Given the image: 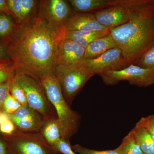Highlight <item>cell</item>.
<instances>
[{"label":"cell","mask_w":154,"mask_h":154,"mask_svg":"<svg viewBox=\"0 0 154 154\" xmlns=\"http://www.w3.org/2000/svg\"><path fill=\"white\" fill-rule=\"evenodd\" d=\"M62 26L40 17L23 23L8 50L16 71L36 79L45 74L55 72L59 45L63 39Z\"/></svg>","instance_id":"6da1fadb"},{"label":"cell","mask_w":154,"mask_h":154,"mask_svg":"<svg viewBox=\"0 0 154 154\" xmlns=\"http://www.w3.org/2000/svg\"><path fill=\"white\" fill-rule=\"evenodd\" d=\"M128 66L134 64L154 45V0H137L131 8L129 20L110 29Z\"/></svg>","instance_id":"7a4b0ae2"},{"label":"cell","mask_w":154,"mask_h":154,"mask_svg":"<svg viewBox=\"0 0 154 154\" xmlns=\"http://www.w3.org/2000/svg\"><path fill=\"white\" fill-rule=\"evenodd\" d=\"M36 79L40 82L55 109L61 129L62 138L69 139L79 129V115L72 110L66 101L55 72L45 74Z\"/></svg>","instance_id":"3957f363"},{"label":"cell","mask_w":154,"mask_h":154,"mask_svg":"<svg viewBox=\"0 0 154 154\" xmlns=\"http://www.w3.org/2000/svg\"><path fill=\"white\" fill-rule=\"evenodd\" d=\"M14 79L25 91L28 106L38 112L44 120L57 118L54 107L48 99L44 88L38 80L28 74L17 71Z\"/></svg>","instance_id":"277c9868"},{"label":"cell","mask_w":154,"mask_h":154,"mask_svg":"<svg viewBox=\"0 0 154 154\" xmlns=\"http://www.w3.org/2000/svg\"><path fill=\"white\" fill-rule=\"evenodd\" d=\"M9 154H60L50 145L39 132L16 130L12 134L3 135Z\"/></svg>","instance_id":"5b68a950"},{"label":"cell","mask_w":154,"mask_h":154,"mask_svg":"<svg viewBox=\"0 0 154 154\" xmlns=\"http://www.w3.org/2000/svg\"><path fill=\"white\" fill-rule=\"evenodd\" d=\"M55 73L66 101L71 105L75 96L94 75L82 64L58 65Z\"/></svg>","instance_id":"8992f818"},{"label":"cell","mask_w":154,"mask_h":154,"mask_svg":"<svg viewBox=\"0 0 154 154\" xmlns=\"http://www.w3.org/2000/svg\"><path fill=\"white\" fill-rule=\"evenodd\" d=\"M99 75L107 85H115L121 81H127L131 85L140 88L154 85V72L134 64L119 70L105 72Z\"/></svg>","instance_id":"52a82bcc"},{"label":"cell","mask_w":154,"mask_h":154,"mask_svg":"<svg viewBox=\"0 0 154 154\" xmlns=\"http://www.w3.org/2000/svg\"><path fill=\"white\" fill-rule=\"evenodd\" d=\"M81 64L94 75L105 72L119 70L128 66L122 51L118 47L109 50L94 59L84 60Z\"/></svg>","instance_id":"ba28073f"},{"label":"cell","mask_w":154,"mask_h":154,"mask_svg":"<svg viewBox=\"0 0 154 154\" xmlns=\"http://www.w3.org/2000/svg\"><path fill=\"white\" fill-rule=\"evenodd\" d=\"M137 0H120L118 4L93 13L102 26L110 29L125 24L129 19L131 6Z\"/></svg>","instance_id":"9c48e42d"},{"label":"cell","mask_w":154,"mask_h":154,"mask_svg":"<svg viewBox=\"0 0 154 154\" xmlns=\"http://www.w3.org/2000/svg\"><path fill=\"white\" fill-rule=\"evenodd\" d=\"M9 116L17 130L25 132H39L44 120L38 112L28 105L22 106Z\"/></svg>","instance_id":"30bf717a"},{"label":"cell","mask_w":154,"mask_h":154,"mask_svg":"<svg viewBox=\"0 0 154 154\" xmlns=\"http://www.w3.org/2000/svg\"><path fill=\"white\" fill-rule=\"evenodd\" d=\"M85 48L69 39H63L59 45L57 66L80 64L85 60Z\"/></svg>","instance_id":"8fae6325"},{"label":"cell","mask_w":154,"mask_h":154,"mask_svg":"<svg viewBox=\"0 0 154 154\" xmlns=\"http://www.w3.org/2000/svg\"><path fill=\"white\" fill-rule=\"evenodd\" d=\"M66 31H104L109 30L96 20L93 13H79L69 17L62 25Z\"/></svg>","instance_id":"7c38bea8"},{"label":"cell","mask_w":154,"mask_h":154,"mask_svg":"<svg viewBox=\"0 0 154 154\" xmlns=\"http://www.w3.org/2000/svg\"><path fill=\"white\" fill-rule=\"evenodd\" d=\"M47 19L57 26L63 25L69 18L70 9L66 2L63 0H51L46 8Z\"/></svg>","instance_id":"4fadbf2b"},{"label":"cell","mask_w":154,"mask_h":154,"mask_svg":"<svg viewBox=\"0 0 154 154\" xmlns=\"http://www.w3.org/2000/svg\"><path fill=\"white\" fill-rule=\"evenodd\" d=\"M110 34L96 38L86 48L85 60L94 59L102 55L111 48L116 47Z\"/></svg>","instance_id":"5bb4252c"},{"label":"cell","mask_w":154,"mask_h":154,"mask_svg":"<svg viewBox=\"0 0 154 154\" xmlns=\"http://www.w3.org/2000/svg\"><path fill=\"white\" fill-rule=\"evenodd\" d=\"M120 0H70L72 8L80 13L96 12L118 4Z\"/></svg>","instance_id":"9a60e30c"},{"label":"cell","mask_w":154,"mask_h":154,"mask_svg":"<svg viewBox=\"0 0 154 154\" xmlns=\"http://www.w3.org/2000/svg\"><path fill=\"white\" fill-rule=\"evenodd\" d=\"M39 132L48 143L54 147L62 138L61 129L57 118L45 119Z\"/></svg>","instance_id":"2e32d148"},{"label":"cell","mask_w":154,"mask_h":154,"mask_svg":"<svg viewBox=\"0 0 154 154\" xmlns=\"http://www.w3.org/2000/svg\"><path fill=\"white\" fill-rule=\"evenodd\" d=\"M131 131L143 153L154 154V140L140 120Z\"/></svg>","instance_id":"e0dca14e"},{"label":"cell","mask_w":154,"mask_h":154,"mask_svg":"<svg viewBox=\"0 0 154 154\" xmlns=\"http://www.w3.org/2000/svg\"><path fill=\"white\" fill-rule=\"evenodd\" d=\"M116 149L118 154H143L131 130Z\"/></svg>","instance_id":"ac0fdd59"},{"label":"cell","mask_w":154,"mask_h":154,"mask_svg":"<svg viewBox=\"0 0 154 154\" xmlns=\"http://www.w3.org/2000/svg\"><path fill=\"white\" fill-rule=\"evenodd\" d=\"M16 70L13 63L0 61V85L14 79Z\"/></svg>","instance_id":"d6986e66"},{"label":"cell","mask_w":154,"mask_h":154,"mask_svg":"<svg viewBox=\"0 0 154 154\" xmlns=\"http://www.w3.org/2000/svg\"><path fill=\"white\" fill-rule=\"evenodd\" d=\"M134 65L154 72V45L141 56Z\"/></svg>","instance_id":"ffe728a7"},{"label":"cell","mask_w":154,"mask_h":154,"mask_svg":"<svg viewBox=\"0 0 154 154\" xmlns=\"http://www.w3.org/2000/svg\"><path fill=\"white\" fill-rule=\"evenodd\" d=\"M10 93L22 106H28L25 91L17 80L14 79V77L10 85Z\"/></svg>","instance_id":"44dd1931"},{"label":"cell","mask_w":154,"mask_h":154,"mask_svg":"<svg viewBox=\"0 0 154 154\" xmlns=\"http://www.w3.org/2000/svg\"><path fill=\"white\" fill-rule=\"evenodd\" d=\"M14 22L8 15H0V37L10 35L14 28Z\"/></svg>","instance_id":"7402d4cb"},{"label":"cell","mask_w":154,"mask_h":154,"mask_svg":"<svg viewBox=\"0 0 154 154\" xmlns=\"http://www.w3.org/2000/svg\"><path fill=\"white\" fill-rule=\"evenodd\" d=\"M22 106L17 99L9 93L4 101L3 110L8 115H11L16 112Z\"/></svg>","instance_id":"603a6c76"},{"label":"cell","mask_w":154,"mask_h":154,"mask_svg":"<svg viewBox=\"0 0 154 154\" xmlns=\"http://www.w3.org/2000/svg\"><path fill=\"white\" fill-rule=\"evenodd\" d=\"M72 147L75 152L79 154H118L116 149L108 150H96L87 148L79 144L75 145Z\"/></svg>","instance_id":"cb8c5ba5"},{"label":"cell","mask_w":154,"mask_h":154,"mask_svg":"<svg viewBox=\"0 0 154 154\" xmlns=\"http://www.w3.org/2000/svg\"><path fill=\"white\" fill-rule=\"evenodd\" d=\"M54 147L60 154H77L72 149L69 140H65L61 138Z\"/></svg>","instance_id":"d4e9b609"},{"label":"cell","mask_w":154,"mask_h":154,"mask_svg":"<svg viewBox=\"0 0 154 154\" xmlns=\"http://www.w3.org/2000/svg\"><path fill=\"white\" fill-rule=\"evenodd\" d=\"M36 1L33 0H22L21 23L27 21L35 5Z\"/></svg>","instance_id":"484cf974"},{"label":"cell","mask_w":154,"mask_h":154,"mask_svg":"<svg viewBox=\"0 0 154 154\" xmlns=\"http://www.w3.org/2000/svg\"><path fill=\"white\" fill-rule=\"evenodd\" d=\"M10 12H12L21 23L22 0H8L6 1Z\"/></svg>","instance_id":"4316f807"},{"label":"cell","mask_w":154,"mask_h":154,"mask_svg":"<svg viewBox=\"0 0 154 154\" xmlns=\"http://www.w3.org/2000/svg\"><path fill=\"white\" fill-rule=\"evenodd\" d=\"M16 130V126L10 118L3 122L0 126V133L3 135L12 134Z\"/></svg>","instance_id":"83f0119b"},{"label":"cell","mask_w":154,"mask_h":154,"mask_svg":"<svg viewBox=\"0 0 154 154\" xmlns=\"http://www.w3.org/2000/svg\"><path fill=\"white\" fill-rule=\"evenodd\" d=\"M140 120L154 140V114L142 117Z\"/></svg>","instance_id":"f1b7e54d"},{"label":"cell","mask_w":154,"mask_h":154,"mask_svg":"<svg viewBox=\"0 0 154 154\" xmlns=\"http://www.w3.org/2000/svg\"><path fill=\"white\" fill-rule=\"evenodd\" d=\"M13 79L0 85V111H3V104L6 97L10 93V85Z\"/></svg>","instance_id":"f546056e"},{"label":"cell","mask_w":154,"mask_h":154,"mask_svg":"<svg viewBox=\"0 0 154 154\" xmlns=\"http://www.w3.org/2000/svg\"><path fill=\"white\" fill-rule=\"evenodd\" d=\"M0 154H9L5 141L2 136H0Z\"/></svg>","instance_id":"4dcf8cb0"},{"label":"cell","mask_w":154,"mask_h":154,"mask_svg":"<svg viewBox=\"0 0 154 154\" xmlns=\"http://www.w3.org/2000/svg\"><path fill=\"white\" fill-rule=\"evenodd\" d=\"M0 11L4 12L8 15L10 14V11L7 5L6 1L0 0Z\"/></svg>","instance_id":"1f68e13d"},{"label":"cell","mask_w":154,"mask_h":154,"mask_svg":"<svg viewBox=\"0 0 154 154\" xmlns=\"http://www.w3.org/2000/svg\"><path fill=\"white\" fill-rule=\"evenodd\" d=\"M8 54L9 55L8 51L0 45V61L7 60L6 59L8 58Z\"/></svg>","instance_id":"d6a6232c"},{"label":"cell","mask_w":154,"mask_h":154,"mask_svg":"<svg viewBox=\"0 0 154 154\" xmlns=\"http://www.w3.org/2000/svg\"><path fill=\"white\" fill-rule=\"evenodd\" d=\"M10 119L9 115L3 111H0V126L6 120Z\"/></svg>","instance_id":"836d02e7"}]
</instances>
